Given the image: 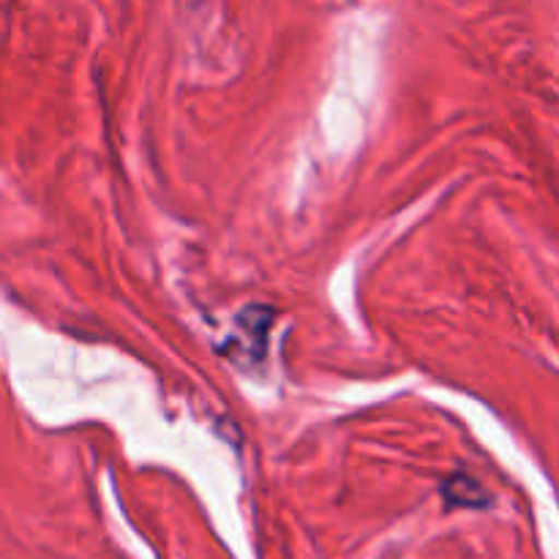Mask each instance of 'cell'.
Wrapping results in <instances>:
<instances>
[{
  "label": "cell",
  "instance_id": "obj_1",
  "mask_svg": "<svg viewBox=\"0 0 559 559\" xmlns=\"http://www.w3.org/2000/svg\"><path fill=\"white\" fill-rule=\"evenodd\" d=\"M442 495H445L448 506H453V508H459V506L478 508V506H486V502H489L486 491L480 489L473 478H467V475H456V478L445 480V489H442Z\"/></svg>",
  "mask_w": 559,
  "mask_h": 559
}]
</instances>
